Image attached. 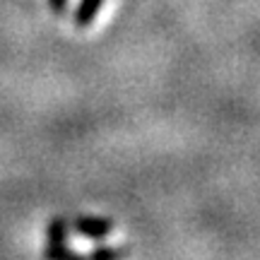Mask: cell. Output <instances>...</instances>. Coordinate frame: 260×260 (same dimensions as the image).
I'll use <instances>...</instances> for the list:
<instances>
[{
  "label": "cell",
  "mask_w": 260,
  "mask_h": 260,
  "mask_svg": "<svg viewBox=\"0 0 260 260\" xmlns=\"http://www.w3.org/2000/svg\"><path fill=\"white\" fill-rule=\"evenodd\" d=\"M102 5H104V0H80L77 8L73 10V24L77 29H87L96 19Z\"/></svg>",
  "instance_id": "obj_2"
},
{
  "label": "cell",
  "mask_w": 260,
  "mask_h": 260,
  "mask_svg": "<svg viewBox=\"0 0 260 260\" xmlns=\"http://www.w3.org/2000/svg\"><path fill=\"white\" fill-rule=\"evenodd\" d=\"M46 5H48V10H51L53 17H65V15H68L70 0H46Z\"/></svg>",
  "instance_id": "obj_6"
},
{
  "label": "cell",
  "mask_w": 260,
  "mask_h": 260,
  "mask_svg": "<svg viewBox=\"0 0 260 260\" xmlns=\"http://www.w3.org/2000/svg\"><path fill=\"white\" fill-rule=\"evenodd\" d=\"M68 232H70V224L63 217H53L46 226V241L48 243H58V241H68Z\"/></svg>",
  "instance_id": "obj_5"
},
{
  "label": "cell",
  "mask_w": 260,
  "mask_h": 260,
  "mask_svg": "<svg viewBox=\"0 0 260 260\" xmlns=\"http://www.w3.org/2000/svg\"><path fill=\"white\" fill-rule=\"evenodd\" d=\"M44 260H87V255L73 251L68 241H58V243H48L44 248Z\"/></svg>",
  "instance_id": "obj_3"
},
{
  "label": "cell",
  "mask_w": 260,
  "mask_h": 260,
  "mask_svg": "<svg viewBox=\"0 0 260 260\" xmlns=\"http://www.w3.org/2000/svg\"><path fill=\"white\" fill-rule=\"evenodd\" d=\"M130 255L125 246H96L92 253H87V260H123Z\"/></svg>",
  "instance_id": "obj_4"
},
{
  "label": "cell",
  "mask_w": 260,
  "mask_h": 260,
  "mask_svg": "<svg viewBox=\"0 0 260 260\" xmlns=\"http://www.w3.org/2000/svg\"><path fill=\"white\" fill-rule=\"evenodd\" d=\"M73 232L92 239V241H102L113 232V222L109 217H94V214H82L73 222Z\"/></svg>",
  "instance_id": "obj_1"
}]
</instances>
